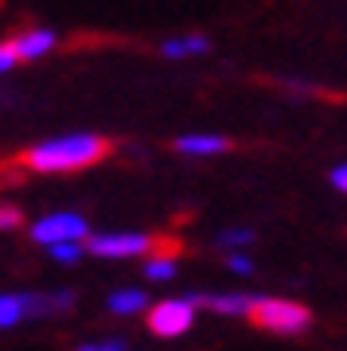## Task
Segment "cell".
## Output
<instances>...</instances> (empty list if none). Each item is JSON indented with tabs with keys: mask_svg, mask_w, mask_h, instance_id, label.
<instances>
[{
	"mask_svg": "<svg viewBox=\"0 0 347 351\" xmlns=\"http://www.w3.org/2000/svg\"><path fill=\"white\" fill-rule=\"evenodd\" d=\"M226 149H230V141L223 133H184L176 141V152H184V156H219Z\"/></svg>",
	"mask_w": 347,
	"mask_h": 351,
	"instance_id": "9",
	"label": "cell"
},
{
	"mask_svg": "<svg viewBox=\"0 0 347 351\" xmlns=\"http://www.w3.org/2000/svg\"><path fill=\"white\" fill-rule=\"evenodd\" d=\"M328 184H332L335 191H347V168L344 164H335L332 172H328Z\"/></svg>",
	"mask_w": 347,
	"mask_h": 351,
	"instance_id": "19",
	"label": "cell"
},
{
	"mask_svg": "<svg viewBox=\"0 0 347 351\" xmlns=\"http://www.w3.org/2000/svg\"><path fill=\"white\" fill-rule=\"evenodd\" d=\"M106 152H110V141L98 137V133H62V137H47L32 145L24 152V168L43 176L82 172L90 164H98Z\"/></svg>",
	"mask_w": 347,
	"mask_h": 351,
	"instance_id": "1",
	"label": "cell"
},
{
	"mask_svg": "<svg viewBox=\"0 0 347 351\" xmlns=\"http://www.w3.org/2000/svg\"><path fill=\"white\" fill-rule=\"evenodd\" d=\"M90 234L86 215L78 211H47L32 223V242L39 246H55V242H82Z\"/></svg>",
	"mask_w": 347,
	"mask_h": 351,
	"instance_id": "5",
	"label": "cell"
},
{
	"mask_svg": "<svg viewBox=\"0 0 347 351\" xmlns=\"http://www.w3.org/2000/svg\"><path fill=\"white\" fill-rule=\"evenodd\" d=\"M191 301L199 308H211L219 316H230V320H246L250 308H254V293H191Z\"/></svg>",
	"mask_w": 347,
	"mask_h": 351,
	"instance_id": "7",
	"label": "cell"
},
{
	"mask_svg": "<svg viewBox=\"0 0 347 351\" xmlns=\"http://www.w3.org/2000/svg\"><path fill=\"white\" fill-rule=\"evenodd\" d=\"M75 351H129L121 339H101V343H78Z\"/></svg>",
	"mask_w": 347,
	"mask_h": 351,
	"instance_id": "18",
	"label": "cell"
},
{
	"mask_svg": "<svg viewBox=\"0 0 347 351\" xmlns=\"http://www.w3.org/2000/svg\"><path fill=\"white\" fill-rule=\"evenodd\" d=\"M27 316H32L27 293H0V332H4V328L24 324Z\"/></svg>",
	"mask_w": 347,
	"mask_h": 351,
	"instance_id": "11",
	"label": "cell"
},
{
	"mask_svg": "<svg viewBox=\"0 0 347 351\" xmlns=\"http://www.w3.org/2000/svg\"><path fill=\"white\" fill-rule=\"evenodd\" d=\"M27 304H32V320H51V316L71 313V308H75V293H71V289H47V293H27Z\"/></svg>",
	"mask_w": 347,
	"mask_h": 351,
	"instance_id": "8",
	"label": "cell"
},
{
	"mask_svg": "<svg viewBox=\"0 0 347 351\" xmlns=\"http://www.w3.org/2000/svg\"><path fill=\"white\" fill-rule=\"evenodd\" d=\"M246 320H254L270 336H304L312 328V313L289 297H254V308Z\"/></svg>",
	"mask_w": 347,
	"mask_h": 351,
	"instance_id": "2",
	"label": "cell"
},
{
	"mask_svg": "<svg viewBox=\"0 0 347 351\" xmlns=\"http://www.w3.org/2000/svg\"><path fill=\"white\" fill-rule=\"evenodd\" d=\"M226 269L238 277H250L254 274V258H250L246 250H226Z\"/></svg>",
	"mask_w": 347,
	"mask_h": 351,
	"instance_id": "16",
	"label": "cell"
},
{
	"mask_svg": "<svg viewBox=\"0 0 347 351\" xmlns=\"http://www.w3.org/2000/svg\"><path fill=\"white\" fill-rule=\"evenodd\" d=\"M8 47H12L16 63H36V59H47L51 51L59 47V36L51 27H32V32H20Z\"/></svg>",
	"mask_w": 347,
	"mask_h": 351,
	"instance_id": "6",
	"label": "cell"
},
{
	"mask_svg": "<svg viewBox=\"0 0 347 351\" xmlns=\"http://www.w3.org/2000/svg\"><path fill=\"white\" fill-rule=\"evenodd\" d=\"M160 51L168 59H195V55H207L211 51V39L207 36H176V39H164Z\"/></svg>",
	"mask_w": 347,
	"mask_h": 351,
	"instance_id": "12",
	"label": "cell"
},
{
	"mask_svg": "<svg viewBox=\"0 0 347 351\" xmlns=\"http://www.w3.org/2000/svg\"><path fill=\"white\" fill-rule=\"evenodd\" d=\"M24 226V211L12 203H0V230H20Z\"/></svg>",
	"mask_w": 347,
	"mask_h": 351,
	"instance_id": "17",
	"label": "cell"
},
{
	"mask_svg": "<svg viewBox=\"0 0 347 351\" xmlns=\"http://www.w3.org/2000/svg\"><path fill=\"white\" fill-rule=\"evenodd\" d=\"M82 246L106 262H129V258H145L156 250V239L145 230H106V234H86Z\"/></svg>",
	"mask_w": 347,
	"mask_h": 351,
	"instance_id": "4",
	"label": "cell"
},
{
	"mask_svg": "<svg viewBox=\"0 0 347 351\" xmlns=\"http://www.w3.org/2000/svg\"><path fill=\"white\" fill-rule=\"evenodd\" d=\"M250 242H254V230L250 226H226L223 234H219V246L223 250H246Z\"/></svg>",
	"mask_w": 347,
	"mask_h": 351,
	"instance_id": "14",
	"label": "cell"
},
{
	"mask_svg": "<svg viewBox=\"0 0 347 351\" xmlns=\"http://www.w3.org/2000/svg\"><path fill=\"white\" fill-rule=\"evenodd\" d=\"M106 308H110L113 316H141L145 308H149V293H145V289H133V285L113 289Z\"/></svg>",
	"mask_w": 347,
	"mask_h": 351,
	"instance_id": "10",
	"label": "cell"
},
{
	"mask_svg": "<svg viewBox=\"0 0 347 351\" xmlns=\"http://www.w3.org/2000/svg\"><path fill=\"white\" fill-rule=\"evenodd\" d=\"M12 66H16V55H12V47H8V43H0V75H8Z\"/></svg>",
	"mask_w": 347,
	"mask_h": 351,
	"instance_id": "20",
	"label": "cell"
},
{
	"mask_svg": "<svg viewBox=\"0 0 347 351\" xmlns=\"http://www.w3.org/2000/svg\"><path fill=\"white\" fill-rule=\"evenodd\" d=\"M47 254L59 265H75V262H82L86 246H82V242H55V246H47Z\"/></svg>",
	"mask_w": 347,
	"mask_h": 351,
	"instance_id": "15",
	"label": "cell"
},
{
	"mask_svg": "<svg viewBox=\"0 0 347 351\" xmlns=\"http://www.w3.org/2000/svg\"><path fill=\"white\" fill-rule=\"evenodd\" d=\"M149 262H145V277L149 281H172L180 274V262H176V254H145Z\"/></svg>",
	"mask_w": 347,
	"mask_h": 351,
	"instance_id": "13",
	"label": "cell"
},
{
	"mask_svg": "<svg viewBox=\"0 0 347 351\" xmlns=\"http://www.w3.org/2000/svg\"><path fill=\"white\" fill-rule=\"evenodd\" d=\"M145 316H149V332L156 339H180L195 328L199 304L191 301V293H187V297H164V301L149 304Z\"/></svg>",
	"mask_w": 347,
	"mask_h": 351,
	"instance_id": "3",
	"label": "cell"
}]
</instances>
